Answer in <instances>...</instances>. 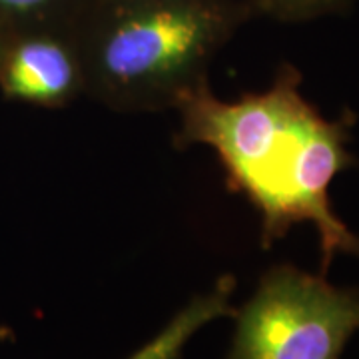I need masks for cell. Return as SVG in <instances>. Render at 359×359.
I'll list each match as a JSON object with an SVG mask.
<instances>
[{"label": "cell", "mask_w": 359, "mask_h": 359, "mask_svg": "<svg viewBox=\"0 0 359 359\" xmlns=\"http://www.w3.org/2000/svg\"><path fill=\"white\" fill-rule=\"evenodd\" d=\"M176 144L208 146L218 154L233 192L244 194L262 216V245L311 222L320 233L321 276L335 254L359 257V236L334 214L330 186L355 160L347 152L346 120L330 122L299 94V74L285 66L273 86L236 102L208 84L176 106Z\"/></svg>", "instance_id": "6da1fadb"}, {"label": "cell", "mask_w": 359, "mask_h": 359, "mask_svg": "<svg viewBox=\"0 0 359 359\" xmlns=\"http://www.w3.org/2000/svg\"><path fill=\"white\" fill-rule=\"evenodd\" d=\"M245 0H128L92 6L76 28L84 96L118 112H160L208 84Z\"/></svg>", "instance_id": "7a4b0ae2"}, {"label": "cell", "mask_w": 359, "mask_h": 359, "mask_svg": "<svg viewBox=\"0 0 359 359\" xmlns=\"http://www.w3.org/2000/svg\"><path fill=\"white\" fill-rule=\"evenodd\" d=\"M233 316L226 359H341L359 330V290L335 287L323 276L283 264L264 273Z\"/></svg>", "instance_id": "3957f363"}, {"label": "cell", "mask_w": 359, "mask_h": 359, "mask_svg": "<svg viewBox=\"0 0 359 359\" xmlns=\"http://www.w3.org/2000/svg\"><path fill=\"white\" fill-rule=\"evenodd\" d=\"M6 98L42 108H66L84 96L76 32L34 30L14 34L0 62Z\"/></svg>", "instance_id": "277c9868"}, {"label": "cell", "mask_w": 359, "mask_h": 359, "mask_svg": "<svg viewBox=\"0 0 359 359\" xmlns=\"http://www.w3.org/2000/svg\"><path fill=\"white\" fill-rule=\"evenodd\" d=\"M233 292L236 278L230 273L222 276L210 292L192 297L160 334L126 359H182L184 347L204 325L236 313L231 309Z\"/></svg>", "instance_id": "5b68a950"}, {"label": "cell", "mask_w": 359, "mask_h": 359, "mask_svg": "<svg viewBox=\"0 0 359 359\" xmlns=\"http://www.w3.org/2000/svg\"><path fill=\"white\" fill-rule=\"evenodd\" d=\"M92 0H0V25L8 34L34 30L76 32Z\"/></svg>", "instance_id": "8992f818"}, {"label": "cell", "mask_w": 359, "mask_h": 359, "mask_svg": "<svg viewBox=\"0 0 359 359\" xmlns=\"http://www.w3.org/2000/svg\"><path fill=\"white\" fill-rule=\"evenodd\" d=\"M353 0H252L254 13L280 22H304L346 11Z\"/></svg>", "instance_id": "52a82bcc"}, {"label": "cell", "mask_w": 359, "mask_h": 359, "mask_svg": "<svg viewBox=\"0 0 359 359\" xmlns=\"http://www.w3.org/2000/svg\"><path fill=\"white\" fill-rule=\"evenodd\" d=\"M8 40H11V34L4 26L0 25V62H2V56L6 52V46H8Z\"/></svg>", "instance_id": "ba28073f"}, {"label": "cell", "mask_w": 359, "mask_h": 359, "mask_svg": "<svg viewBox=\"0 0 359 359\" xmlns=\"http://www.w3.org/2000/svg\"><path fill=\"white\" fill-rule=\"evenodd\" d=\"M112 2H128V0H92L90 8H92V6H98V4H112ZM245 2L252 4V0H245ZM252 8H254V6H252Z\"/></svg>", "instance_id": "9c48e42d"}]
</instances>
